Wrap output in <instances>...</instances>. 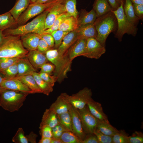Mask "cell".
I'll return each mask as SVG.
<instances>
[{
    "mask_svg": "<svg viewBox=\"0 0 143 143\" xmlns=\"http://www.w3.org/2000/svg\"><path fill=\"white\" fill-rule=\"evenodd\" d=\"M96 30V39L104 47L108 36L116 31L118 26L117 18L112 10L96 18L94 23Z\"/></svg>",
    "mask_w": 143,
    "mask_h": 143,
    "instance_id": "1",
    "label": "cell"
},
{
    "mask_svg": "<svg viewBox=\"0 0 143 143\" xmlns=\"http://www.w3.org/2000/svg\"><path fill=\"white\" fill-rule=\"evenodd\" d=\"M0 45V58H22L29 52L23 45L20 36L8 35Z\"/></svg>",
    "mask_w": 143,
    "mask_h": 143,
    "instance_id": "2",
    "label": "cell"
},
{
    "mask_svg": "<svg viewBox=\"0 0 143 143\" xmlns=\"http://www.w3.org/2000/svg\"><path fill=\"white\" fill-rule=\"evenodd\" d=\"M49 8L31 21L26 24L19 25L15 28L6 29L3 31V34L5 35L19 36L30 33H35L40 35L42 34L45 30V20L48 12Z\"/></svg>",
    "mask_w": 143,
    "mask_h": 143,
    "instance_id": "3",
    "label": "cell"
},
{
    "mask_svg": "<svg viewBox=\"0 0 143 143\" xmlns=\"http://www.w3.org/2000/svg\"><path fill=\"white\" fill-rule=\"evenodd\" d=\"M29 94L8 89L0 88V106L10 112L18 111Z\"/></svg>",
    "mask_w": 143,
    "mask_h": 143,
    "instance_id": "4",
    "label": "cell"
},
{
    "mask_svg": "<svg viewBox=\"0 0 143 143\" xmlns=\"http://www.w3.org/2000/svg\"><path fill=\"white\" fill-rule=\"evenodd\" d=\"M45 55L48 60L54 65V75L57 77V81L61 83L67 78V73L71 69L72 62L66 55L62 57H60L57 49H50L46 52Z\"/></svg>",
    "mask_w": 143,
    "mask_h": 143,
    "instance_id": "5",
    "label": "cell"
},
{
    "mask_svg": "<svg viewBox=\"0 0 143 143\" xmlns=\"http://www.w3.org/2000/svg\"><path fill=\"white\" fill-rule=\"evenodd\" d=\"M122 2L118 8L115 11H112L117 19L118 26L115 34V37L121 42L124 34H127L135 36L138 29L127 19L124 12Z\"/></svg>",
    "mask_w": 143,
    "mask_h": 143,
    "instance_id": "6",
    "label": "cell"
},
{
    "mask_svg": "<svg viewBox=\"0 0 143 143\" xmlns=\"http://www.w3.org/2000/svg\"><path fill=\"white\" fill-rule=\"evenodd\" d=\"M66 0H51L42 3H31L16 21L19 26L25 24L29 20L55 5L63 3Z\"/></svg>",
    "mask_w": 143,
    "mask_h": 143,
    "instance_id": "7",
    "label": "cell"
},
{
    "mask_svg": "<svg viewBox=\"0 0 143 143\" xmlns=\"http://www.w3.org/2000/svg\"><path fill=\"white\" fill-rule=\"evenodd\" d=\"M61 94L70 104L79 109L83 108L87 105L89 100L92 99L91 90L87 87L71 95H69L66 93H63Z\"/></svg>",
    "mask_w": 143,
    "mask_h": 143,
    "instance_id": "8",
    "label": "cell"
},
{
    "mask_svg": "<svg viewBox=\"0 0 143 143\" xmlns=\"http://www.w3.org/2000/svg\"><path fill=\"white\" fill-rule=\"evenodd\" d=\"M77 110L85 133L87 134L93 133L99 120L90 113L87 105L82 109Z\"/></svg>",
    "mask_w": 143,
    "mask_h": 143,
    "instance_id": "9",
    "label": "cell"
},
{
    "mask_svg": "<svg viewBox=\"0 0 143 143\" xmlns=\"http://www.w3.org/2000/svg\"><path fill=\"white\" fill-rule=\"evenodd\" d=\"M106 51L105 47L96 38H90L87 39L85 50L83 56L88 58L98 59Z\"/></svg>",
    "mask_w": 143,
    "mask_h": 143,
    "instance_id": "10",
    "label": "cell"
},
{
    "mask_svg": "<svg viewBox=\"0 0 143 143\" xmlns=\"http://www.w3.org/2000/svg\"><path fill=\"white\" fill-rule=\"evenodd\" d=\"M69 111L71 117L72 132L82 141L84 138L86 134L83 128L77 109L70 104Z\"/></svg>",
    "mask_w": 143,
    "mask_h": 143,
    "instance_id": "11",
    "label": "cell"
},
{
    "mask_svg": "<svg viewBox=\"0 0 143 143\" xmlns=\"http://www.w3.org/2000/svg\"><path fill=\"white\" fill-rule=\"evenodd\" d=\"M0 88L19 91L29 94L33 93L26 85L15 77L5 79L1 84Z\"/></svg>",
    "mask_w": 143,
    "mask_h": 143,
    "instance_id": "12",
    "label": "cell"
},
{
    "mask_svg": "<svg viewBox=\"0 0 143 143\" xmlns=\"http://www.w3.org/2000/svg\"><path fill=\"white\" fill-rule=\"evenodd\" d=\"M65 12L64 3L57 4L49 7L45 20V30L50 28L59 16Z\"/></svg>",
    "mask_w": 143,
    "mask_h": 143,
    "instance_id": "13",
    "label": "cell"
},
{
    "mask_svg": "<svg viewBox=\"0 0 143 143\" xmlns=\"http://www.w3.org/2000/svg\"><path fill=\"white\" fill-rule=\"evenodd\" d=\"M79 38V35L76 30L70 32L67 34L57 48L59 57H63L69 48Z\"/></svg>",
    "mask_w": 143,
    "mask_h": 143,
    "instance_id": "14",
    "label": "cell"
},
{
    "mask_svg": "<svg viewBox=\"0 0 143 143\" xmlns=\"http://www.w3.org/2000/svg\"><path fill=\"white\" fill-rule=\"evenodd\" d=\"M41 38V35L33 33L20 36L23 46L29 51L37 50L39 42Z\"/></svg>",
    "mask_w": 143,
    "mask_h": 143,
    "instance_id": "15",
    "label": "cell"
},
{
    "mask_svg": "<svg viewBox=\"0 0 143 143\" xmlns=\"http://www.w3.org/2000/svg\"><path fill=\"white\" fill-rule=\"evenodd\" d=\"M87 39L79 38L69 48L66 54L71 62L75 57L82 56L84 52Z\"/></svg>",
    "mask_w": 143,
    "mask_h": 143,
    "instance_id": "16",
    "label": "cell"
},
{
    "mask_svg": "<svg viewBox=\"0 0 143 143\" xmlns=\"http://www.w3.org/2000/svg\"><path fill=\"white\" fill-rule=\"evenodd\" d=\"M87 105L90 113L99 120L110 123L100 103L94 101L92 98L89 100Z\"/></svg>",
    "mask_w": 143,
    "mask_h": 143,
    "instance_id": "17",
    "label": "cell"
},
{
    "mask_svg": "<svg viewBox=\"0 0 143 143\" xmlns=\"http://www.w3.org/2000/svg\"><path fill=\"white\" fill-rule=\"evenodd\" d=\"M26 56L36 69L40 68L44 64L48 61L45 54L41 53L37 50L29 51Z\"/></svg>",
    "mask_w": 143,
    "mask_h": 143,
    "instance_id": "18",
    "label": "cell"
},
{
    "mask_svg": "<svg viewBox=\"0 0 143 143\" xmlns=\"http://www.w3.org/2000/svg\"><path fill=\"white\" fill-rule=\"evenodd\" d=\"M17 76L32 75L37 70L30 63L26 56L20 58L17 62Z\"/></svg>",
    "mask_w": 143,
    "mask_h": 143,
    "instance_id": "19",
    "label": "cell"
},
{
    "mask_svg": "<svg viewBox=\"0 0 143 143\" xmlns=\"http://www.w3.org/2000/svg\"><path fill=\"white\" fill-rule=\"evenodd\" d=\"M70 104L61 94L49 108L57 114H60L69 111Z\"/></svg>",
    "mask_w": 143,
    "mask_h": 143,
    "instance_id": "20",
    "label": "cell"
},
{
    "mask_svg": "<svg viewBox=\"0 0 143 143\" xmlns=\"http://www.w3.org/2000/svg\"><path fill=\"white\" fill-rule=\"evenodd\" d=\"M97 17L96 13L92 9L88 12L85 9H81L77 17L78 26L85 24H93Z\"/></svg>",
    "mask_w": 143,
    "mask_h": 143,
    "instance_id": "21",
    "label": "cell"
},
{
    "mask_svg": "<svg viewBox=\"0 0 143 143\" xmlns=\"http://www.w3.org/2000/svg\"><path fill=\"white\" fill-rule=\"evenodd\" d=\"M59 123L57 114L49 108L46 109L44 112L39 127L46 125L52 128Z\"/></svg>",
    "mask_w": 143,
    "mask_h": 143,
    "instance_id": "22",
    "label": "cell"
},
{
    "mask_svg": "<svg viewBox=\"0 0 143 143\" xmlns=\"http://www.w3.org/2000/svg\"><path fill=\"white\" fill-rule=\"evenodd\" d=\"M76 30L79 38L86 39L90 38H96L97 33L94 23L79 26Z\"/></svg>",
    "mask_w": 143,
    "mask_h": 143,
    "instance_id": "23",
    "label": "cell"
},
{
    "mask_svg": "<svg viewBox=\"0 0 143 143\" xmlns=\"http://www.w3.org/2000/svg\"><path fill=\"white\" fill-rule=\"evenodd\" d=\"M93 7L97 18L112 10L108 0H95Z\"/></svg>",
    "mask_w": 143,
    "mask_h": 143,
    "instance_id": "24",
    "label": "cell"
},
{
    "mask_svg": "<svg viewBox=\"0 0 143 143\" xmlns=\"http://www.w3.org/2000/svg\"><path fill=\"white\" fill-rule=\"evenodd\" d=\"M17 24L16 21L9 11L0 15V30L3 32Z\"/></svg>",
    "mask_w": 143,
    "mask_h": 143,
    "instance_id": "25",
    "label": "cell"
},
{
    "mask_svg": "<svg viewBox=\"0 0 143 143\" xmlns=\"http://www.w3.org/2000/svg\"><path fill=\"white\" fill-rule=\"evenodd\" d=\"M123 8L124 14L128 20L137 27L140 20L135 14L133 3L129 0H125Z\"/></svg>",
    "mask_w": 143,
    "mask_h": 143,
    "instance_id": "26",
    "label": "cell"
},
{
    "mask_svg": "<svg viewBox=\"0 0 143 143\" xmlns=\"http://www.w3.org/2000/svg\"><path fill=\"white\" fill-rule=\"evenodd\" d=\"M30 3V0H17L14 6L9 11L15 19L17 20Z\"/></svg>",
    "mask_w": 143,
    "mask_h": 143,
    "instance_id": "27",
    "label": "cell"
},
{
    "mask_svg": "<svg viewBox=\"0 0 143 143\" xmlns=\"http://www.w3.org/2000/svg\"><path fill=\"white\" fill-rule=\"evenodd\" d=\"M78 27L77 19L73 16H69L66 17L63 20L59 29L70 32L76 30Z\"/></svg>",
    "mask_w": 143,
    "mask_h": 143,
    "instance_id": "28",
    "label": "cell"
},
{
    "mask_svg": "<svg viewBox=\"0 0 143 143\" xmlns=\"http://www.w3.org/2000/svg\"><path fill=\"white\" fill-rule=\"evenodd\" d=\"M21 81L26 85L33 92L36 93H43L38 87L32 75H28L21 76L15 77Z\"/></svg>",
    "mask_w": 143,
    "mask_h": 143,
    "instance_id": "29",
    "label": "cell"
},
{
    "mask_svg": "<svg viewBox=\"0 0 143 143\" xmlns=\"http://www.w3.org/2000/svg\"><path fill=\"white\" fill-rule=\"evenodd\" d=\"M33 77L39 88L43 92V93L48 96L53 91V86L49 84L39 76V73L34 72L32 75Z\"/></svg>",
    "mask_w": 143,
    "mask_h": 143,
    "instance_id": "30",
    "label": "cell"
},
{
    "mask_svg": "<svg viewBox=\"0 0 143 143\" xmlns=\"http://www.w3.org/2000/svg\"><path fill=\"white\" fill-rule=\"evenodd\" d=\"M96 127L101 132L106 135L109 136H113L119 131L110 123L99 120Z\"/></svg>",
    "mask_w": 143,
    "mask_h": 143,
    "instance_id": "31",
    "label": "cell"
},
{
    "mask_svg": "<svg viewBox=\"0 0 143 143\" xmlns=\"http://www.w3.org/2000/svg\"><path fill=\"white\" fill-rule=\"evenodd\" d=\"M57 115L59 123L62 125L67 131L72 132V118L69 111Z\"/></svg>",
    "mask_w": 143,
    "mask_h": 143,
    "instance_id": "32",
    "label": "cell"
},
{
    "mask_svg": "<svg viewBox=\"0 0 143 143\" xmlns=\"http://www.w3.org/2000/svg\"><path fill=\"white\" fill-rule=\"evenodd\" d=\"M77 0H66L64 3L66 12L69 16L77 19L79 14L76 8Z\"/></svg>",
    "mask_w": 143,
    "mask_h": 143,
    "instance_id": "33",
    "label": "cell"
},
{
    "mask_svg": "<svg viewBox=\"0 0 143 143\" xmlns=\"http://www.w3.org/2000/svg\"><path fill=\"white\" fill-rule=\"evenodd\" d=\"M59 138L63 143H81L82 141L72 132H64Z\"/></svg>",
    "mask_w": 143,
    "mask_h": 143,
    "instance_id": "34",
    "label": "cell"
},
{
    "mask_svg": "<svg viewBox=\"0 0 143 143\" xmlns=\"http://www.w3.org/2000/svg\"><path fill=\"white\" fill-rule=\"evenodd\" d=\"M70 32L58 29L53 32L51 34L54 40V47L55 49H57L59 47L64 37Z\"/></svg>",
    "mask_w": 143,
    "mask_h": 143,
    "instance_id": "35",
    "label": "cell"
},
{
    "mask_svg": "<svg viewBox=\"0 0 143 143\" xmlns=\"http://www.w3.org/2000/svg\"><path fill=\"white\" fill-rule=\"evenodd\" d=\"M17 61L0 72L6 78L16 77L18 73Z\"/></svg>",
    "mask_w": 143,
    "mask_h": 143,
    "instance_id": "36",
    "label": "cell"
},
{
    "mask_svg": "<svg viewBox=\"0 0 143 143\" xmlns=\"http://www.w3.org/2000/svg\"><path fill=\"white\" fill-rule=\"evenodd\" d=\"M129 136L124 130H120L112 137L113 143H129Z\"/></svg>",
    "mask_w": 143,
    "mask_h": 143,
    "instance_id": "37",
    "label": "cell"
},
{
    "mask_svg": "<svg viewBox=\"0 0 143 143\" xmlns=\"http://www.w3.org/2000/svg\"><path fill=\"white\" fill-rule=\"evenodd\" d=\"M69 16L66 12L61 14L56 19L51 26L45 30L44 33L51 34L53 32L59 29V27L64 19Z\"/></svg>",
    "mask_w": 143,
    "mask_h": 143,
    "instance_id": "38",
    "label": "cell"
},
{
    "mask_svg": "<svg viewBox=\"0 0 143 143\" xmlns=\"http://www.w3.org/2000/svg\"><path fill=\"white\" fill-rule=\"evenodd\" d=\"M12 141L15 143H28L27 138L25 135L23 129L19 128L12 139Z\"/></svg>",
    "mask_w": 143,
    "mask_h": 143,
    "instance_id": "39",
    "label": "cell"
},
{
    "mask_svg": "<svg viewBox=\"0 0 143 143\" xmlns=\"http://www.w3.org/2000/svg\"><path fill=\"white\" fill-rule=\"evenodd\" d=\"M20 58H0V72L17 61Z\"/></svg>",
    "mask_w": 143,
    "mask_h": 143,
    "instance_id": "40",
    "label": "cell"
},
{
    "mask_svg": "<svg viewBox=\"0 0 143 143\" xmlns=\"http://www.w3.org/2000/svg\"><path fill=\"white\" fill-rule=\"evenodd\" d=\"M93 133L97 137L99 143H113V136L106 135L101 132L97 128Z\"/></svg>",
    "mask_w": 143,
    "mask_h": 143,
    "instance_id": "41",
    "label": "cell"
},
{
    "mask_svg": "<svg viewBox=\"0 0 143 143\" xmlns=\"http://www.w3.org/2000/svg\"><path fill=\"white\" fill-rule=\"evenodd\" d=\"M39 74L42 79L53 86H54L55 82L57 81V78L54 75L51 76L49 74L43 72H39Z\"/></svg>",
    "mask_w": 143,
    "mask_h": 143,
    "instance_id": "42",
    "label": "cell"
},
{
    "mask_svg": "<svg viewBox=\"0 0 143 143\" xmlns=\"http://www.w3.org/2000/svg\"><path fill=\"white\" fill-rule=\"evenodd\" d=\"M39 128L41 137L52 138L53 137L52 128L48 125H45L39 127Z\"/></svg>",
    "mask_w": 143,
    "mask_h": 143,
    "instance_id": "43",
    "label": "cell"
},
{
    "mask_svg": "<svg viewBox=\"0 0 143 143\" xmlns=\"http://www.w3.org/2000/svg\"><path fill=\"white\" fill-rule=\"evenodd\" d=\"M133 135L129 136V143H143V135L141 132L135 131Z\"/></svg>",
    "mask_w": 143,
    "mask_h": 143,
    "instance_id": "44",
    "label": "cell"
},
{
    "mask_svg": "<svg viewBox=\"0 0 143 143\" xmlns=\"http://www.w3.org/2000/svg\"><path fill=\"white\" fill-rule=\"evenodd\" d=\"M50 49L51 48L46 42L41 38L39 42L37 50L39 52L45 54L47 51Z\"/></svg>",
    "mask_w": 143,
    "mask_h": 143,
    "instance_id": "45",
    "label": "cell"
},
{
    "mask_svg": "<svg viewBox=\"0 0 143 143\" xmlns=\"http://www.w3.org/2000/svg\"><path fill=\"white\" fill-rule=\"evenodd\" d=\"M135 14L140 20L143 19V4H133Z\"/></svg>",
    "mask_w": 143,
    "mask_h": 143,
    "instance_id": "46",
    "label": "cell"
},
{
    "mask_svg": "<svg viewBox=\"0 0 143 143\" xmlns=\"http://www.w3.org/2000/svg\"><path fill=\"white\" fill-rule=\"evenodd\" d=\"M41 38L43 39L51 48L54 46V40L51 34L43 33L41 35Z\"/></svg>",
    "mask_w": 143,
    "mask_h": 143,
    "instance_id": "47",
    "label": "cell"
},
{
    "mask_svg": "<svg viewBox=\"0 0 143 143\" xmlns=\"http://www.w3.org/2000/svg\"><path fill=\"white\" fill-rule=\"evenodd\" d=\"M55 67L54 64L47 62L44 64L41 68L39 72H43L50 74L54 71Z\"/></svg>",
    "mask_w": 143,
    "mask_h": 143,
    "instance_id": "48",
    "label": "cell"
},
{
    "mask_svg": "<svg viewBox=\"0 0 143 143\" xmlns=\"http://www.w3.org/2000/svg\"><path fill=\"white\" fill-rule=\"evenodd\" d=\"M81 143H99L98 139L93 133L87 134Z\"/></svg>",
    "mask_w": 143,
    "mask_h": 143,
    "instance_id": "49",
    "label": "cell"
},
{
    "mask_svg": "<svg viewBox=\"0 0 143 143\" xmlns=\"http://www.w3.org/2000/svg\"><path fill=\"white\" fill-rule=\"evenodd\" d=\"M28 142L31 143H36L37 135L33 132H31L29 135L26 136Z\"/></svg>",
    "mask_w": 143,
    "mask_h": 143,
    "instance_id": "50",
    "label": "cell"
},
{
    "mask_svg": "<svg viewBox=\"0 0 143 143\" xmlns=\"http://www.w3.org/2000/svg\"><path fill=\"white\" fill-rule=\"evenodd\" d=\"M111 8L112 11L116 10L120 5L117 2L116 0H108Z\"/></svg>",
    "mask_w": 143,
    "mask_h": 143,
    "instance_id": "51",
    "label": "cell"
},
{
    "mask_svg": "<svg viewBox=\"0 0 143 143\" xmlns=\"http://www.w3.org/2000/svg\"><path fill=\"white\" fill-rule=\"evenodd\" d=\"M51 138L41 137L39 140V143H51Z\"/></svg>",
    "mask_w": 143,
    "mask_h": 143,
    "instance_id": "52",
    "label": "cell"
},
{
    "mask_svg": "<svg viewBox=\"0 0 143 143\" xmlns=\"http://www.w3.org/2000/svg\"><path fill=\"white\" fill-rule=\"evenodd\" d=\"M51 143H63L60 138H52Z\"/></svg>",
    "mask_w": 143,
    "mask_h": 143,
    "instance_id": "53",
    "label": "cell"
},
{
    "mask_svg": "<svg viewBox=\"0 0 143 143\" xmlns=\"http://www.w3.org/2000/svg\"><path fill=\"white\" fill-rule=\"evenodd\" d=\"M5 36L3 34V32L0 30V45L3 41Z\"/></svg>",
    "mask_w": 143,
    "mask_h": 143,
    "instance_id": "54",
    "label": "cell"
},
{
    "mask_svg": "<svg viewBox=\"0 0 143 143\" xmlns=\"http://www.w3.org/2000/svg\"><path fill=\"white\" fill-rule=\"evenodd\" d=\"M133 4H143V0H129Z\"/></svg>",
    "mask_w": 143,
    "mask_h": 143,
    "instance_id": "55",
    "label": "cell"
},
{
    "mask_svg": "<svg viewBox=\"0 0 143 143\" xmlns=\"http://www.w3.org/2000/svg\"><path fill=\"white\" fill-rule=\"evenodd\" d=\"M50 0H37L34 3H45Z\"/></svg>",
    "mask_w": 143,
    "mask_h": 143,
    "instance_id": "56",
    "label": "cell"
},
{
    "mask_svg": "<svg viewBox=\"0 0 143 143\" xmlns=\"http://www.w3.org/2000/svg\"><path fill=\"white\" fill-rule=\"evenodd\" d=\"M6 78L0 72V86L2 82Z\"/></svg>",
    "mask_w": 143,
    "mask_h": 143,
    "instance_id": "57",
    "label": "cell"
},
{
    "mask_svg": "<svg viewBox=\"0 0 143 143\" xmlns=\"http://www.w3.org/2000/svg\"><path fill=\"white\" fill-rule=\"evenodd\" d=\"M116 1L119 4V5L120 6V4H121L122 2L123 1V0H116Z\"/></svg>",
    "mask_w": 143,
    "mask_h": 143,
    "instance_id": "58",
    "label": "cell"
},
{
    "mask_svg": "<svg viewBox=\"0 0 143 143\" xmlns=\"http://www.w3.org/2000/svg\"><path fill=\"white\" fill-rule=\"evenodd\" d=\"M37 0H30V3H35Z\"/></svg>",
    "mask_w": 143,
    "mask_h": 143,
    "instance_id": "59",
    "label": "cell"
}]
</instances>
